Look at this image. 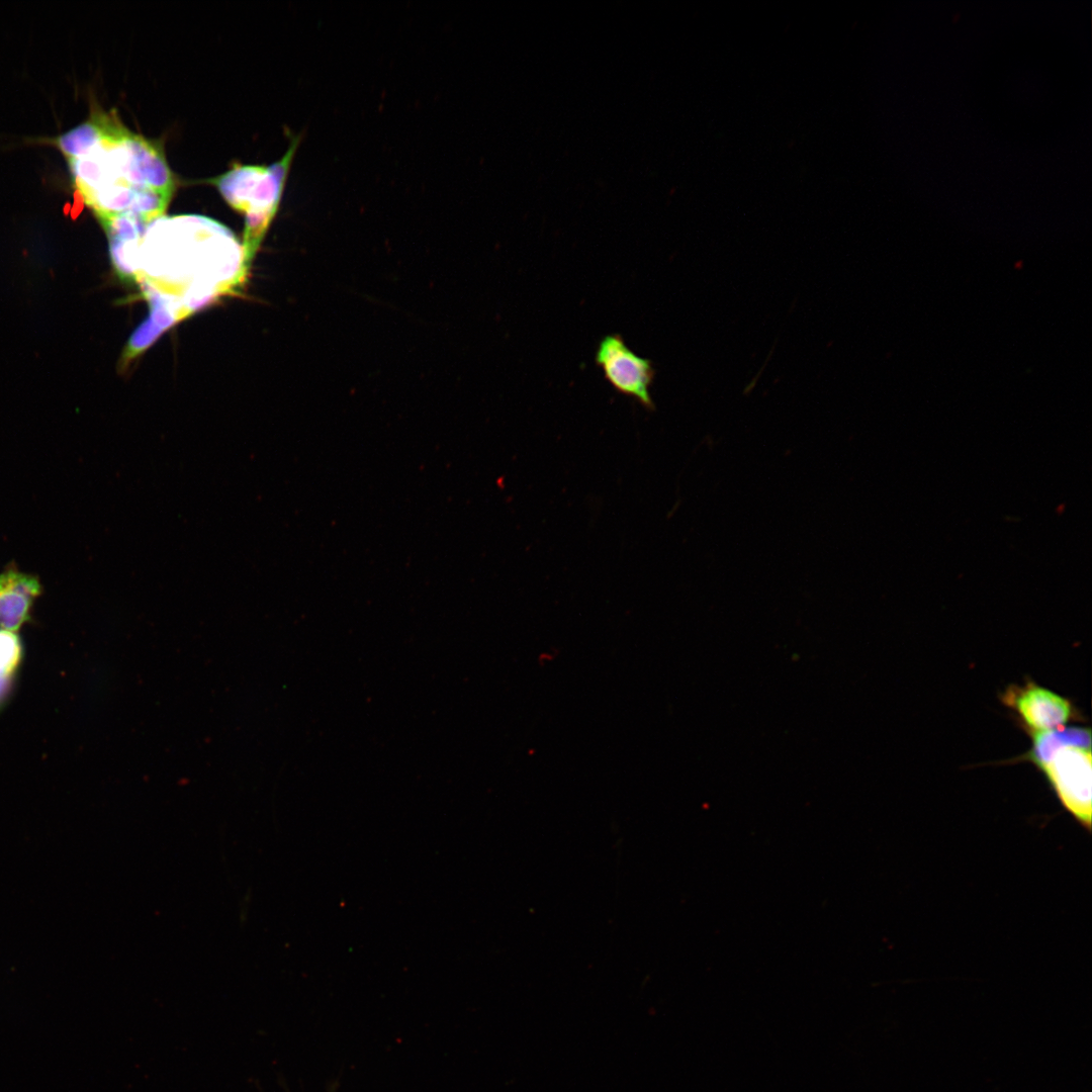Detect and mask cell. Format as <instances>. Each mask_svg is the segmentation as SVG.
Returning a JSON list of instances; mask_svg holds the SVG:
<instances>
[{
  "label": "cell",
  "instance_id": "6da1fadb",
  "mask_svg": "<svg viewBox=\"0 0 1092 1092\" xmlns=\"http://www.w3.org/2000/svg\"><path fill=\"white\" fill-rule=\"evenodd\" d=\"M56 145L74 187L102 226L124 215L150 223L164 214L175 180L163 149L127 128L114 110L95 107Z\"/></svg>",
  "mask_w": 1092,
  "mask_h": 1092
},
{
  "label": "cell",
  "instance_id": "7a4b0ae2",
  "mask_svg": "<svg viewBox=\"0 0 1092 1092\" xmlns=\"http://www.w3.org/2000/svg\"><path fill=\"white\" fill-rule=\"evenodd\" d=\"M249 268L243 246L221 223L198 214L162 215L141 240L134 281L148 302L179 322L237 291Z\"/></svg>",
  "mask_w": 1092,
  "mask_h": 1092
},
{
  "label": "cell",
  "instance_id": "3957f363",
  "mask_svg": "<svg viewBox=\"0 0 1092 1092\" xmlns=\"http://www.w3.org/2000/svg\"><path fill=\"white\" fill-rule=\"evenodd\" d=\"M1024 759L1039 768L1063 806L1084 826L1091 824L1092 757L1089 728L1064 726L1030 733Z\"/></svg>",
  "mask_w": 1092,
  "mask_h": 1092
},
{
  "label": "cell",
  "instance_id": "277c9868",
  "mask_svg": "<svg viewBox=\"0 0 1092 1092\" xmlns=\"http://www.w3.org/2000/svg\"><path fill=\"white\" fill-rule=\"evenodd\" d=\"M297 143L270 166H236L212 180L226 202L245 214L242 246L250 265L276 213Z\"/></svg>",
  "mask_w": 1092,
  "mask_h": 1092
},
{
  "label": "cell",
  "instance_id": "5b68a950",
  "mask_svg": "<svg viewBox=\"0 0 1092 1092\" xmlns=\"http://www.w3.org/2000/svg\"><path fill=\"white\" fill-rule=\"evenodd\" d=\"M595 362L616 391L654 410L649 391L655 374L653 365L634 353L620 335H607L600 341Z\"/></svg>",
  "mask_w": 1092,
  "mask_h": 1092
},
{
  "label": "cell",
  "instance_id": "8992f818",
  "mask_svg": "<svg viewBox=\"0 0 1092 1092\" xmlns=\"http://www.w3.org/2000/svg\"><path fill=\"white\" fill-rule=\"evenodd\" d=\"M1001 700L1016 713L1028 734L1064 727L1077 714L1069 699L1032 680L1011 685L1003 692Z\"/></svg>",
  "mask_w": 1092,
  "mask_h": 1092
},
{
  "label": "cell",
  "instance_id": "52a82bcc",
  "mask_svg": "<svg viewBox=\"0 0 1092 1092\" xmlns=\"http://www.w3.org/2000/svg\"><path fill=\"white\" fill-rule=\"evenodd\" d=\"M41 589L37 576L15 566L0 572V627L18 631L30 619L31 608Z\"/></svg>",
  "mask_w": 1092,
  "mask_h": 1092
},
{
  "label": "cell",
  "instance_id": "ba28073f",
  "mask_svg": "<svg viewBox=\"0 0 1092 1092\" xmlns=\"http://www.w3.org/2000/svg\"><path fill=\"white\" fill-rule=\"evenodd\" d=\"M148 224L140 217L124 215L103 225L113 267L124 280L134 281L138 250Z\"/></svg>",
  "mask_w": 1092,
  "mask_h": 1092
},
{
  "label": "cell",
  "instance_id": "9c48e42d",
  "mask_svg": "<svg viewBox=\"0 0 1092 1092\" xmlns=\"http://www.w3.org/2000/svg\"><path fill=\"white\" fill-rule=\"evenodd\" d=\"M23 657V646L16 632L0 627V678H13Z\"/></svg>",
  "mask_w": 1092,
  "mask_h": 1092
},
{
  "label": "cell",
  "instance_id": "30bf717a",
  "mask_svg": "<svg viewBox=\"0 0 1092 1092\" xmlns=\"http://www.w3.org/2000/svg\"><path fill=\"white\" fill-rule=\"evenodd\" d=\"M13 678H0V707L5 703L12 687Z\"/></svg>",
  "mask_w": 1092,
  "mask_h": 1092
}]
</instances>
